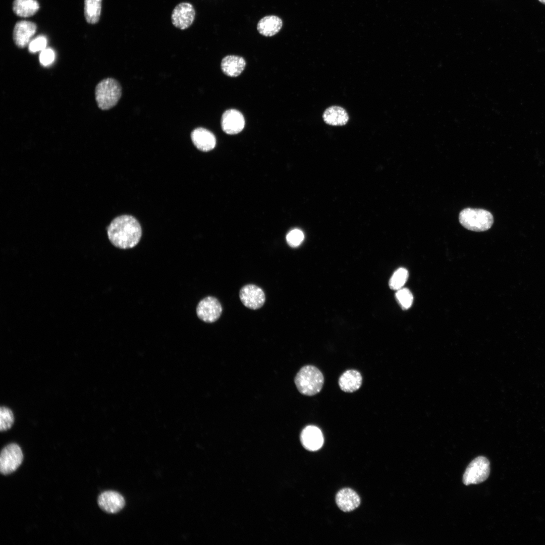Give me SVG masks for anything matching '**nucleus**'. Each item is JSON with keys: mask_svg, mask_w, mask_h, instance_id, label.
Wrapping results in <instances>:
<instances>
[{"mask_svg": "<svg viewBox=\"0 0 545 545\" xmlns=\"http://www.w3.org/2000/svg\"><path fill=\"white\" fill-rule=\"evenodd\" d=\"M109 240L120 249L132 248L139 242L142 229L138 221L133 216L122 215L115 218L107 228Z\"/></svg>", "mask_w": 545, "mask_h": 545, "instance_id": "f257e3e1", "label": "nucleus"}, {"mask_svg": "<svg viewBox=\"0 0 545 545\" xmlns=\"http://www.w3.org/2000/svg\"><path fill=\"white\" fill-rule=\"evenodd\" d=\"M295 384L298 391L306 396H313L321 390L324 377L316 367L307 365L303 366L296 374Z\"/></svg>", "mask_w": 545, "mask_h": 545, "instance_id": "f03ea898", "label": "nucleus"}, {"mask_svg": "<svg viewBox=\"0 0 545 545\" xmlns=\"http://www.w3.org/2000/svg\"><path fill=\"white\" fill-rule=\"evenodd\" d=\"M122 95V87L118 81L107 78L100 81L95 89V97L98 107L108 110L115 106Z\"/></svg>", "mask_w": 545, "mask_h": 545, "instance_id": "7ed1b4c3", "label": "nucleus"}, {"mask_svg": "<svg viewBox=\"0 0 545 545\" xmlns=\"http://www.w3.org/2000/svg\"><path fill=\"white\" fill-rule=\"evenodd\" d=\"M460 223L466 229L473 231H485L490 228L494 219L492 213L483 209L466 208L459 216Z\"/></svg>", "mask_w": 545, "mask_h": 545, "instance_id": "20e7f679", "label": "nucleus"}, {"mask_svg": "<svg viewBox=\"0 0 545 545\" xmlns=\"http://www.w3.org/2000/svg\"><path fill=\"white\" fill-rule=\"evenodd\" d=\"M489 462L484 457L479 456L467 466L463 477L465 485L478 484L485 481L489 474Z\"/></svg>", "mask_w": 545, "mask_h": 545, "instance_id": "39448f33", "label": "nucleus"}, {"mask_svg": "<svg viewBox=\"0 0 545 545\" xmlns=\"http://www.w3.org/2000/svg\"><path fill=\"white\" fill-rule=\"evenodd\" d=\"M23 454L16 444H10L1 451L0 471L3 475L10 474L17 470L22 462Z\"/></svg>", "mask_w": 545, "mask_h": 545, "instance_id": "423d86ee", "label": "nucleus"}, {"mask_svg": "<svg viewBox=\"0 0 545 545\" xmlns=\"http://www.w3.org/2000/svg\"><path fill=\"white\" fill-rule=\"evenodd\" d=\"M195 15V10L192 4L186 2H181L173 10L171 22L176 28L184 30L192 25Z\"/></svg>", "mask_w": 545, "mask_h": 545, "instance_id": "0eeeda50", "label": "nucleus"}, {"mask_svg": "<svg viewBox=\"0 0 545 545\" xmlns=\"http://www.w3.org/2000/svg\"><path fill=\"white\" fill-rule=\"evenodd\" d=\"M222 307L214 297L207 296L199 301L196 308L198 318L204 322L212 323L220 317Z\"/></svg>", "mask_w": 545, "mask_h": 545, "instance_id": "6e6552de", "label": "nucleus"}, {"mask_svg": "<svg viewBox=\"0 0 545 545\" xmlns=\"http://www.w3.org/2000/svg\"><path fill=\"white\" fill-rule=\"evenodd\" d=\"M239 297L245 306L253 310L261 308L265 301L262 289L253 284L243 286L240 290Z\"/></svg>", "mask_w": 545, "mask_h": 545, "instance_id": "1a4fd4ad", "label": "nucleus"}, {"mask_svg": "<svg viewBox=\"0 0 545 545\" xmlns=\"http://www.w3.org/2000/svg\"><path fill=\"white\" fill-rule=\"evenodd\" d=\"M244 126V118L239 111L230 109L223 114L221 126L226 133L230 135L238 134L242 131Z\"/></svg>", "mask_w": 545, "mask_h": 545, "instance_id": "9d476101", "label": "nucleus"}, {"mask_svg": "<svg viewBox=\"0 0 545 545\" xmlns=\"http://www.w3.org/2000/svg\"><path fill=\"white\" fill-rule=\"evenodd\" d=\"M99 507L108 513H116L125 506V501L123 497L119 493L112 490L102 493L97 500Z\"/></svg>", "mask_w": 545, "mask_h": 545, "instance_id": "9b49d317", "label": "nucleus"}, {"mask_svg": "<svg viewBox=\"0 0 545 545\" xmlns=\"http://www.w3.org/2000/svg\"><path fill=\"white\" fill-rule=\"evenodd\" d=\"M36 30V25L33 22L28 21L17 22L15 25L13 34L15 44L19 48L26 47L29 44Z\"/></svg>", "mask_w": 545, "mask_h": 545, "instance_id": "f8f14e48", "label": "nucleus"}, {"mask_svg": "<svg viewBox=\"0 0 545 545\" xmlns=\"http://www.w3.org/2000/svg\"><path fill=\"white\" fill-rule=\"evenodd\" d=\"M300 441L306 449L311 451L319 450L324 441L321 430L314 425H308L302 430Z\"/></svg>", "mask_w": 545, "mask_h": 545, "instance_id": "ddd939ff", "label": "nucleus"}, {"mask_svg": "<svg viewBox=\"0 0 545 545\" xmlns=\"http://www.w3.org/2000/svg\"><path fill=\"white\" fill-rule=\"evenodd\" d=\"M191 138L194 145L200 150L209 151L215 146L216 139L210 131L203 128H197L191 133Z\"/></svg>", "mask_w": 545, "mask_h": 545, "instance_id": "4468645a", "label": "nucleus"}, {"mask_svg": "<svg viewBox=\"0 0 545 545\" xmlns=\"http://www.w3.org/2000/svg\"><path fill=\"white\" fill-rule=\"evenodd\" d=\"M336 502L340 510L348 512L358 507L360 504V499L354 490L349 488H344L340 490L337 494Z\"/></svg>", "mask_w": 545, "mask_h": 545, "instance_id": "2eb2a0df", "label": "nucleus"}, {"mask_svg": "<svg viewBox=\"0 0 545 545\" xmlns=\"http://www.w3.org/2000/svg\"><path fill=\"white\" fill-rule=\"evenodd\" d=\"M282 19L276 15H268L261 18L257 24V30L261 35L270 37L277 34L283 26Z\"/></svg>", "mask_w": 545, "mask_h": 545, "instance_id": "dca6fc26", "label": "nucleus"}, {"mask_svg": "<svg viewBox=\"0 0 545 545\" xmlns=\"http://www.w3.org/2000/svg\"><path fill=\"white\" fill-rule=\"evenodd\" d=\"M362 382L361 373L355 369L345 371L339 379L340 389L346 393H352L358 390L360 388Z\"/></svg>", "mask_w": 545, "mask_h": 545, "instance_id": "f3484780", "label": "nucleus"}, {"mask_svg": "<svg viewBox=\"0 0 545 545\" xmlns=\"http://www.w3.org/2000/svg\"><path fill=\"white\" fill-rule=\"evenodd\" d=\"M246 62L243 57L230 55L224 58L221 62L223 72L230 77H237L244 70Z\"/></svg>", "mask_w": 545, "mask_h": 545, "instance_id": "a211bd4d", "label": "nucleus"}, {"mask_svg": "<svg viewBox=\"0 0 545 545\" xmlns=\"http://www.w3.org/2000/svg\"><path fill=\"white\" fill-rule=\"evenodd\" d=\"M323 119L325 123L332 126H343L347 124L349 116L343 107L334 105L327 108L323 113Z\"/></svg>", "mask_w": 545, "mask_h": 545, "instance_id": "6ab92c4d", "label": "nucleus"}, {"mask_svg": "<svg viewBox=\"0 0 545 545\" xmlns=\"http://www.w3.org/2000/svg\"><path fill=\"white\" fill-rule=\"evenodd\" d=\"M36 0H14L13 10L18 16L27 17L34 15L39 10Z\"/></svg>", "mask_w": 545, "mask_h": 545, "instance_id": "aec40b11", "label": "nucleus"}, {"mask_svg": "<svg viewBox=\"0 0 545 545\" xmlns=\"http://www.w3.org/2000/svg\"><path fill=\"white\" fill-rule=\"evenodd\" d=\"M102 0H84V15L90 24L97 23L100 18Z\"/></svg>", "mask_w": 545, "mask_h": 545, "instance_id": "412c9836", "label": "nucleus"}, {"mask_svg": "<svg viewBox=\"0 0 545 545\" xmlns=\"http://www.w3.org/2000/svg\"><path fill=\"white\" fill-rule=\"evenodd\" d=\"M408 278V271L403 267L397 269L390 279L389 285L394 290H398L402 288Z\"/></svg>", "mask_w": 545, "mask_h": 545, "instance_id": "4be33fe9", "label": "nucleus"}, {"mask_svg": "<svg viewBox=\"0 0 545 545\" xmlns=\"http://www.w3.org/2000/svg\"><path fill=\"white\" fill-rule=\"evenodd\" d=\"M396 298L403 310L409 309L412 305L413 296L407 288H401L397 290L395 294Z\"/></svg>", "mask_w": 545, "mask_h": 545, "instance_id": "5701e85b", "label": "nucleus"}, {"mask_svg": "<svg viewBox=\"0 0 545 545\" xmlns=\"http://www.w3.org/2000/svg\"><path fill=\"white\" fill-rule=\"evenodd\" d=\"M14 422V416L12 411L6 407L0 409V430L6 431L11 428Z\"/></svg>", "mask_w": 545, "mask_h": 545, "instance_id": "b1692460", "label": "nucleus"}, {"mask_svg": "<svg viewBox=\"0 0 545 545\" xmlns=\"http://www.w3.org/2000/svg\"><path fill=\"white\" fill-rule=\"evenodd\" d=\"M304 236L302 231L299 229H294L290 231L286 236L288 244L291 247H297L303 242Z\"/></svg>", "mask_w": 545, "mask_h": 545, "instance_id": "393cba45", "label": "nucleus"}, {"mask_svg": "<svg viewBox=\"0 0 545 545\" xmlns=\"http://www.w3.org/2000/svg\"><path fill=\"white\" fill-rule=\"evenodd\" d=\"M46 44V38L44 36H38L30 42L29 50L31 52L42 51L45 48Z\"/></svg>", "mask_w": 545, "mask_h": 545, "instance_id": "a878e982", "label": "nucleus"}, {"mask_svg": "<svg viewBox=\"0 0 545 545\" xmlns=\"http://www.w3.org/2000/svg\"><path fill=\"white\" fill-rule=\"evenodd\" d=\"M54 57V52L52 49L45 48L40 53V63L43 66L49 65L53 62Z\"/></svg>", "mask_w": 545, "mask_h": 545, "instance_id": "bb28decb", "label": "nucleus"}, {"mask_svg": "<svg viewBox=\"0 0 545 545\" xmlns=\"http://www.w3.org/2000/svg\"><path fill=\"white\" fill-rule=\"evenodd\" d=\"M541 3L545 5V0H538Z\"/></svg>", "mask_w": 545, "mask_h": 545, "instance_id": "cd10ccee", "label": "nucleus"}]
</instances>
